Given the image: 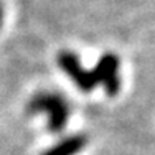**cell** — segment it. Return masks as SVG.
Listing matches in <instances>:
<instances>
[{"label": "cell", "instance_id": "1", "mask_svg": "<svg viewBox=\"0 0 155 155\" xmlns=\"http://www.w3.org/2000/svg\"><path fill=\"white\" fill-rule=\"evenodd\" d=\"M28 112L38 114L45 112L48 116V129L51 132H58L66 125L69 116V107L64 97L56 93H38L28 102Z\"/></svg>", "mask_w": 155, "mask_h": 155}, {"label": "cell", "instance_id": "2", "mask_svg": "<svg viewBox=\"0 0 155 155\" xmlns=\"http://www.w3.org/2000/svg\"><path fill=\"white\" fill-rule=\"evenodd\" d=\"M58 64L63 71L66 73L71 81L79 87L81 91L84 93H89L96 87V84H99V79H97V74L96 71H87L81 66L79 60L74 53L71 51H61L58 54Z\"/></svg>", "mask_w": 155, "mask_h": 155}, {"label": "cell", "instance_id": "3", "mask_svg": "<svg viewBox=\"0 0 155 155\" xmlns=\"http://www.w3.org/2000/svg\"><path fill=\"white\" fill-rule=\"evenodd\" d=\"M96 74L99 83L104 84L106 91L112 96L119 89V60L114 54H104L97 61L96 66Z\"/></svg>", "mask_w": 155, "mask_h": 155}, {"label": "cell", "instance_id": "4", "mask_svg": "<svg viewBox=\"0 0 155 155\" xmlns=\"http://www.w3.org/2000/svg\"><path fill=\"white\" fill-rule=\"evenodd\" d=\"M86 145V137L84 135H73V137L64 139L53 149H50L43 155H76L83 147Z\"/></svg>", "mask_w": 155, "mask_h": 155}, {"label": "cell", "instance_id": "5", "mask_svg": "<svg viewBox=\"0 0 155 155\" xmlns=\"http://www.w3.org/2000/svg\"><path fill=\"white\" fill-rule=\"evenodd\" d=\"M2 18H3V10H2V3H0V25H2Z\"/></svg>", "mask_w": 155, "mask_h": 155}]
</instances>
